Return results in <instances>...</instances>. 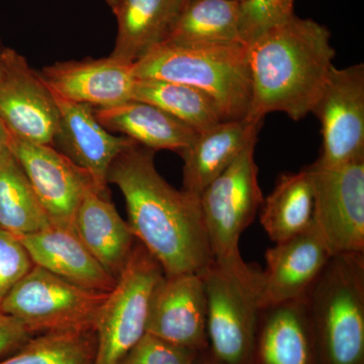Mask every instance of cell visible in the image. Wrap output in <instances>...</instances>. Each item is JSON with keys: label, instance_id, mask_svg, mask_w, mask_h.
Masks as SVG:
<instances>
[{"label": "cell", "instance_id": "6da1fadb", "mask_svg": "<svg viewBox=\"0 0 364 364\" xmlns=\"http://www.w3.org/2000/svg\"><path fill=\"white\" fill-rule=\"evenodd\" d=\"M155 151L134 143L107 176L123 193L135 238L170 275H200L214 261L200 198L170 186L154 162Z\"/></svg>", "mask_w": 364, "mask_h": 364}, {"label": "cell", "instance_id": "7a4b0ae2", "mask_svg": "<svg viewBox=\"0 0 364 364\" xmlns=\"http://www.w3.org/2000/svg\"><path fill=\"white\" fill-rule=\"evenodd\" d=\"M246 47L252 92L246 119L263 122L279 112L299 121L312 112L335 67L326 26L294 14Z\"/></svg>", "mask_w": 364, "mask_h": 364}, {"label": "cell", "instance_id": "3957f363", "mask_svg": "<svg viewBox=\"0 0 364 364\" xmlns=\"http://www.w3.org/2000/svg\"><path fill=\"white\" fill-rule=\"evenodd\" d=\"M136 79L183 83L212 98L225 121L245 119L251 102L247 47L244 44H161L132 65Z\"/></svg>", "mask_w": 364, "mask_h": 364}, {"label": "cell", "instance_id": "277c9868", "mask_svg": "<svg viewBox=\"0 0 364 364\" xmlns=\"http://www.w3.org/2000/svg\"><path fill=\"white\" fill-rule=\"evenodd\" d=\"M305 301L318 364H364V253L332 256Z\"/></svg>", "mask_w": 364, "mask_h": 364}, {"label": "cell", "instance_id": "5b68a950", "mask_svg": "<svg viewBox=\"0 0 364 364\" xmlns=\"http://www.w3.org/2000/svg\"><path fill=\"white\" fill-rule=\"evenodd\" d=\"M200 277L207 299L208 354L220 364H248L262 309L261 270L213 261Z\"/></svg>", "mask_w": 364, "mask_h": 364}, {"label": "cell", "instance_id": "8992f818", "mask_svg": "<svg viewBox=\"0 0 364 364\" xmlns=\"http://www.w3.org/2000/svg\"><path fill=\"white\" fill-rule=\"evenodd\" d=\"M255 146L256 142L251 143L200 196L214 261L229 267L247 264L242 258L239 242L264 200L258 182Z\"/></svg>", "mask_w": 364, "mask_h": 364}, {"label": "cell", "instance_id": "52a82bcc", "mask_svg": "<svg viewBox=\"0 0 364 364\" xmlns=\"http://www.w3.org/2000/svg\"><path fill=\"white\" fill-rule=\"evenodd\" d=\"M163 277L152 254L142 244L136 245L95 318L93 364H119L146 334L151 296Z\"/></svg>", "mask_w": 364, "mask_h": 364}, {"label": "cell", "instance_id": "ba28073f", "mask_svg": "<svg viewBox=\"0 0 364 364\" xmlns=\"http://www.w3.org/2000/svg\"><path fill=\"white\" fill-rule=\"evenodd\" d=\"M107 294L76 286L33 265L2 301L0 311L20 321L33 335L95 330Z\"/></svg>", "mask_w": 364, "mask_h": 364}, {"label": "cell", "instance_id": "9c48e42d", "mask_svg": "<svg viewBox=\"0 0 364 364\" xmlns=\"http://www.w3.org/2000/svg\"><path fill=\"white\" fill-rule=\"evenodd\" d=\"M314 222L332 256L364 253V158L335 167L309 165Z\"/></svg>", "mask_w": 364, "mask_h": 364}, {"label": "cell", "instance_id": "30bf717a", "mask_svg": "<svg viewBox=\"0 0 364 364\" xmlns=\"http://www.w3.org/2000/svg\"><path fill=\"white\" fill-rule=\"evenodd\" d=\"M312 112L318 117L322 149L316 163L335 167L364 158V65L334 67Z\"/></svg>", "mask_w": 364, "mask_h": 364}, {"label": "cell", "instance_id": "8fae6325", "mask_svg": "<svg viewBox=\"0 0 364 364\" xmlns=\"http://www.w3.org/2000/svg\"><path fill=\"white\" fill-rule=\"evenodd\" d=\"M0 117L18 138L54 145L59 112L51 90L23 55L7 47L0 51Z\"/></svg>", "mask_w": 364, "mask_h": 364}, {"label": "cell", "instance_id": "7c38bea8", "mask_svg": "<svg viewBox=\"0 0 364 364\" xmlns=\"http://www.w3.org/2000/svg\"><path fill=\"white\" fill-rule=\"evenodd\" d=\"M7 148L20 163L52 224L73 230L86 191L95 189L87 172L53 146L23 140L11 132Z\"/></svg>", "mask_w": 364, "mask_h": 364}, {"label": "cell", "instance_id": "4fadbf2b", "mask_svg": "<svg viewBox=\"0 0 364 364\" xmlns=\"http://www.w3.org/2000/svg\"><path fill=\"white\" fill-rule=\"evenodd\" d=\"M146 333L203 353L208 348L207 299L198 274H164L151 296Z\"/></svg>", "mask_w": 364, "mask_h": 364}, {"label": "cell", "instance_id": "5bb4252c", "mask_svg": "<svg viewBox=\"0 0 364 364\" xmlns=\"http://www.w3.org/2000/svg\"><path fill=\"white\" fill-rule=\"evenodd\" d=\"M331 257L315 222L268 249L267 268L261 272V308L305 299Z\"/></svg>", "mask_w": 364, "mask_h": 364}, {"label": "cell", "instance_id": "9a60e30c", "mask_svg": "<svg viewBox=\"0 0 364 364\" xmlns=\"http://www.w3.org/2000/svg\"><path fill=\"white\" fill-rule=\"evenodd\" d=\"M52 95L59 112L54 144H58L62 154L87 172L98 193L107 196V176L112 163L135 141L112 135L97 121L91 105Z\"/></svg>", "mask_w": 364, "mask_h": 364}, {"label": "cell", "instance_id": "2e32d148", "mask_svg": "<svg viewBox=\"0 0 364 364\" xmlns=\"http://www.w3.org/2000/svg\"><path fill=\"white\" fill-rule=\"evenodd\" d=\"M54 95L93 107H107L132 100L136 78L130 64L112 56L58 62L40 72Z\"/></svg>", "mask_w": 364, "mask_h": 364}, {"label": "cell", "instance_id": "e0dca14e", "mask_svg": "<svg viewBox=\"0 0 364 364\" xmlns=\"http://www.w3.org/2000/svg\"><path fill=\"white\" fill-rule=\"evenodd\" d=\"M248 364H318L305 299L261 309Z\"/></svg>", "mask_w": 364, "mask_h": 364}, {"label": "cell", "instance_id": "ac0fdd59", "mask_svg": "<svg viewBox=\"0 0 364 364\" xmlns=\"http://www.w3.org/2000/svg\"><path fill=\"white\" fill-rule=\"evenodd\" d=\"M16 237L33 265L92 291L109 293L116 287L117 279L91 255L74 230L52 225L42 231Z\"/></svg>", "mask_w": 364, "mask_h": 364}, {"label": "cell", "instance_id": "d6986e66", "mask_svg": "<svg viewBox=\"0 0 364 364\" xmlns=\"http://www.w3.org/2000/svg\"><path fill=\"white\" fill-rule=\"evenodd\" d=\"M263 122L246 119L223 121L198 133L179 155L183 159V191L200 198L203 191L237 159L251 143L257 142Z\"/></svg>", "mask_w": 364, "mask_h": 364}, {"label": "cell", "instance_id": "ffe728a7", "mask_svg": "<svg viewBox=\"0 0 364 364\" xmlns=\"http://www.w3.org/2000/svg\"><path fill=\"white\" fill-rule=\"evenodd\" d=\"M73 230L91 255L117 279L133 252L135 236L107 196L86 191Z\"/></svg>", "mask_w": 364, "mask_h": 364}, {"label": "cell", "instance_id": "44dd1931", "mask_svg": "<svg viewBox=\"0 0 364 364\" xmlns=\"http://www.w3.org/2000/svg\"><path fill=\"white\" fill-rule=\"evenodd\" d=\"M188 0H121L112 58L133 65L161 45Z\"/></svg>", "mask_w": 364, "mask_h": 364}, {"label": "cell", "instance_id": "7402d4cb", "mask_svg": "<svg viewBox=\"0 0 364 364\" xmlns=\"http://www.w3.org/2000/svg\"><path fill=\"white\" fill-rule=\"evenodd\" d=\"M95 117L109 132L123 134L153 151L181 153L198 136V132L147 102L131 100L107 107H93Z\"/></svg>", "mask_w": 364, "mask_h": 364}, {"label": "cell", "instance_id": "603a6c76", "mask_svg": "<svg viewBox=\"0 0 364 364\" xmlns=\"http://www.w3.org/2000/svg\"><path fill=\"white\" fill-rule=\"evenodd\" d=\"M314 186L306 166L277 179L260 208V223L275 244L306 231L314 223Z\"/></svg>", "mask_w": 364, "mask_h": 364}, {"label": "cell", "instance_id": "cb8c5ba5", "mask_svg": "<svg viewBox=\"0 0 364 364\" xmlns=\"http://www.w3.org/2000/svg\"><path fill=\"white\" fill-rule=\"evenodd\" d=\"M240 2L188 0L162 44L218 46L243 44L239 33Z\"/></svg>", "mask_w": 364, "mask_h": 364}, {"label": "cell", "instance_id": "d4e9b609", "mask_svg": "<svg viewBox=\"0 0 364 364\" xmlns=\"http://www.w3.org/2000/svg\"><path fill=\"white\" fill-rule=\"evenodd\" d=\"M52 225L20 163L7 148L0 155V229L18 236Z\"/></svg>", "mask_w": 364, "mask_h": 364}, {"label": "cell", "instance_id": "484cf974", "mask_svg": "<svg viewBox=\"0 0 364 364\" xmlns=\"http://www.w3.org/2000/svg\"><path fill=\"white\" fill-rule=\"evenodd\" d=\"M132 100L159 107L198 133L225 121L212 98L203 91L183 83L136 79Z\"/></svg>", "mask_w": 364, "mask_h": 364}, {"label": "cell", "instance_id": "4316f807", "mask_svg": "<svg viewBox=\"0 0 364 364\" xmlns=\"http://www.w3.org/2000/svg\"><path fill=\"white\" fill-rule=\"evenodd\" d=\"M95 330H66L33 335L0 364H93Z\"/></svg>", "mask_w": 364, "mask_h": 364}, {"label": "cell", "instance_id": "83f0119b", "mask_svg": "<svg viewBox=\"0 0 364 364\" xmlns=\"http://www.w3.org/2000/svg\"><path fill=\"white\" fill-rule=\"evenodd\" d=\"M294 0H243L240 2L239 33L241 42L248 45L294 16Z\"/></svg>", "mask_w": 364, "mask_h": 364}, {"label": "cell", "instance_id": "f1b7e54d", "mask_svg": "<svg viewBox=\"0 0 364 364\" xmlns=\"http://www.w3.org/2000/svg\"><path fill=\"white\" fill-rule=\"evenodd\" d=\"M200 354L146 333L119 364H196Z\"/></svg>", "mask_w": 364, "mask_h": 364}, {"label": "cell", "instance_id": "f546056e", "mask_svg": "<svg viewBox=\"0 0 364 364\" xmlns=\"http://www.w3.org/2000/svg\"><path fill=\"white\" fill-rule=\"evenodd\" d=\"M33 267L30 256L18 238L0 229V305Z\"/></svg>", "mask_w": 364, "mask_h": 364}, {"label": "cell", "instance_id": "4dcf8cb0", "mask_svg": "<svg viewBox=\"0 0 364 364\" xmlns=\"http://www.w3.org/2000/svg\"><path fill=\"white\" fill-rule=\"evenodd\" d=\"M32 336L20 321L0 311V358L14 353Z\"/></svg>", "mask_w": 364, "mask_h": 364}, {"label": "cell", "instance_id": "1f68e13d", "mask_svg": "<svg viewBox=\"0 0 364 364\" xmlns=\"http://www.w3.org/2000/svg\"><path fill=\"white\" fill-rule=\"evenodd\" d=\"M9 140V131L6 126V124L2 121L0 117V155L7 149Z\"/></svg>", "mask_w": 364, "mask_h": 364}, {"label": "cell", "instance_id": "d6a6232c", "mask_svg": "<svg viewBox=\"0 0 364 364\" xmlns=\"http://www.w3.org/2000/svg\"><path fill=\"white\" fill-rule=\"evenodd\" d=\"M196 364H220L210 358V354H208V350L203 352L198 355V359H196Z\"/></svg>", "mask_w": 364, "mask_h": 364}, {"label": "cell", "instance_id": "836d02e7", "mask_svg": "<svg viewBox=\"0 0 364 364\" xmlns=\"http://www.w3.org/2000/svg\"><path fill=\"white\" fill-rule=\"evenodd\" d=\"M105 2H107V6L111 7L112 11H114V9H116L117 4H119V2L121 1V0H105Z\"/></svg>", "mask_w": 364, "mask_h": 364}, {"label": "cell", "instance_id": "e575fe53", "mask_svg": "<svg viewBox=\"0 0 364 364\" xmlns=\"http://www.w3.org/2000/svg\"><path fill=\"white\" fill-rule=\"evenodd\" d=\"M4 46L2 44V40H1V36H0V51H1L2 49H4Z\"/></svg>", "mask_w": 364, "mask_h": 364}, {"label": "cell", "instance_id": "d590c367", "mask_svg": "<svg viewBox=\"0 0 364 364\" xmlns=\"http://www.w3.org/2000/svg\"><path fill=\"white\" fill-rule=\"evenodd\" d=\"M233 1L242 2V1H243V0H233Z\"/></svg>", "mask_w": 364, "mask_h": 364}]
</instances>
